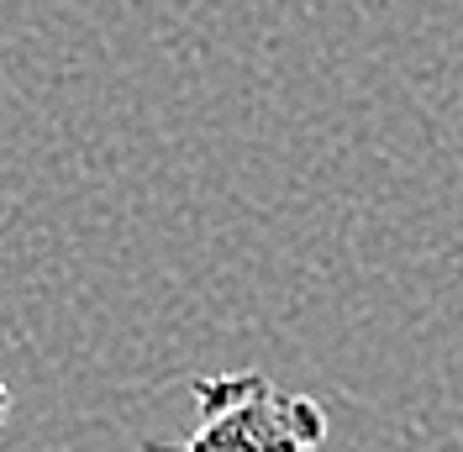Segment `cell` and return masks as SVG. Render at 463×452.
I'll use <instances>...</instances> for the list:
<instances>
[{
    "label": "cell",
    "instance_id": "1",
    "mask_svg": "<svg viewBox=\"0 0 463 452\" xmlns=\"http://www.w3.org/2000/svg\"><path fill=\"white\" fill-rule=\"evenodd\" d=\"M201 421L184 442H143V452H317L326 410L289 395L269 373H201L190 379Z\"/></svg>",
    "mask_w": 463,
    "mask_h": 452
},
{
    "label": "cell",
    "instance_id": "2",
    "mask_svg": "<svg viewBox=\"0 0 463 452\" xmlns=\"http://www.w3.org/2000/svg\"><path fill=\"white\" fill-rule=\"evenodd\" d=\"M11 405H16V395H11V390H5V384H0V421H5V416H11Z\"/></svg>",
    "mask_w": 463,
    "mask_h": 452
}]
</instances>
